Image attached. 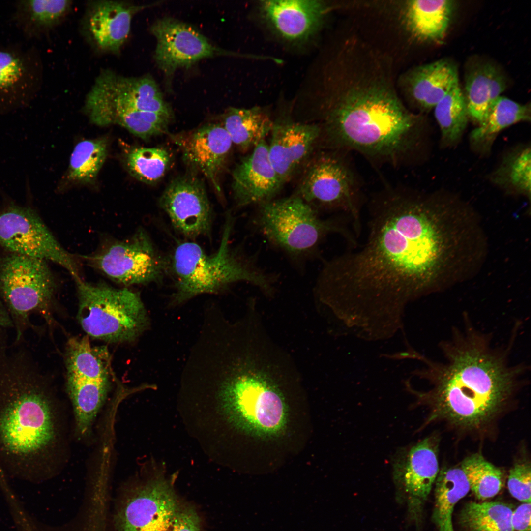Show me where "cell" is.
Instances as JSON below:
<instances>
[{
	"label": "cell",
	"mask_w": 531,
	"mask_h": 531,
	"mask_svg": "<svg viewBox=\"0 0 531 531\" xmlns=\"http://www.w3.org/2000/svg\"><path fill=\"white\" fill-rule=\"evenodd\" d=\"M531 149L526 147L507 157L494 174L495 181L529 197L531 194Z\"/></svg>",
	"instance_id": "cell-37"
},
{
	"label": "cell",
	"mask_w": 531,
	"mask_h": 531,
	"mask_svg": "<svg viewBox=\"0 0 531 531\" xmlns=\"http://www.w3.org/2000/svg\"><path fill=\"white\" fill-rule=\"evenodd\" d=\"M75 281L77 319L89 336L110 343L131 342L149 326V318L138 292L82 279Z\"/></svg>",
	"instance_id": "cell-8"
},
{
	"label": "cell",
	"mask_w": 531,
	"mask_h": 531,
	"mask_svg": "<svg viewBox=\"0 0 531 531\" xmlns=\"http://www.w3.org/2000/svg\"><path fill=\"white\" fill-rule=\"evenodd\" d=\"M85 110L91 122L104 126L117 110H137L170 116L172 112L157 85L149 76L127 77L103 71L87 95Z\"/></svg>",
	"instance_id": "cell-13"
},
{
	"label": "cell",
	"mask_w": 531,
	"mask_h": 531,
	"mask_svg": "<svg viewBox=\"0 0 531 531\" xmlns=\"http://www.w3.org/2000/svg\"><path fill=\"white\" fill-rule=\"evenodd\" d=\"M174 228L185 237L196 238L210 232L212 209L205 186L193 175L173 180L159 200Z\"/></svg>",
	"instance_id": "cell-17"
},
{
	"label": "cell",
	"mask_w": 531,
	"mask_h": 531,
	"mask_svg": "<svg viewBox=\"0 0 531 531\" xmlns=\"http://www.w3.org/2000/svg\"><path fill=\"white\" fill-rule=\"evenodd\" d=\"M145 7L112 0L91 3L87 27L97 47L103 51H119L129 36L133 16Z\"/></svg>",
	"instance_id": "cell-23"
},
{
	"label": "cell",
	"mask_w": 531,
	"mask_h": 531,
	"mask_svg": "<svg viewBox=\"0 0 531 531\" xmlns=\"http://www.w3.org/2000/svg\"><path fill=\"white\" fill-rule=\"evenodd\" d=\"M66 387L76 429L85 436L107 398L112 372L110 354L105 346H92L88 336L71 337L65 351Z\"/></svg>",
	"instance_id": "cell-10"
},
{
	"label": "cell",
	"mask_w": 531,
	"mask_h": 531,
	"mask_svg": "<svg viewBox=\"0 0 531 531\" xmlns=\"http://www.w3.org/2000/svg\"><path fill=\"white\" fill-rule=\"evenodd\" d=\"M300 172L293 194L320 214L338 212L347 216L358 239L362 230V210L367 197L352 153L340 150L318 149Z\"/></svg>",
	"instance_id": "cell-7"
},
{
	"label": "cell",
	"mask_w": 531,
	"mask_h": 531,
	"mask_svg": "<svg viewBox=\"0 0 531 531\" xmlns=\"http://www.w3.org/2000/svg\"><path fill=\"white\" fill-rule=\"evenodd\" d=\"M233 220L232 216H227L219 247L213 254H207L192 241L177 246L171 263L176 290L172 305H179L201 294L217 293L242 282L257 287L267 296L273 295L278 276L260 266L256 253H248L241 247H232Z\"/></svg>",
	"instance_id": "cell-5"
},
{
	"label": "cell",
	"mask_w": 531,
	"mask_h": 531,
	"mask_svg": "<svg viewBox=\"0 0 531 531\" xmlns=\"http://www.w3.org/2000/svg\"><path fill=\"white\" fill-rule=\"evenodd\" d=\"M259 10L264 22L277 35L290 42H300L319 30L328 7L321 0H263Z\"/></svg>",
	"instance_id": "cell-21"
},
{
	"label": "cell",
	"mask_w": 531,
	"mask_h": 531,
	"mask_svg": "<svg viewBox=\"0 0 531 531\" xmlns=\"http://www.w3.org/2000/svg\"><path fill=\"white\" fill-rule=\"evenodd\" d=\"M232 145L229 134L219 123L203 126L179 141L185 163L202 173L218 192L219 176Z\"/></svg>",
	"instance_id": "cell-22"
},
{
	"label": "cell",
	"mask_w": 531,
	"mask_h": 531,
	"mask_svg": "<svg viewBox=\"0 0 531 531\" xmlns=\"http://www.w3.org/2000/svg\"><path fill=\"white\" fill-rule=\"evenodd\" d=\"M283 186L270 162L266 140L244 156L232 173L233 198L239 207L257 206L273 200Z\"/></svg>",
	"instance_id": "cell-20"
},
{
	"label": "cell",
	"mask_w": 531,
	"mask_h": 531,
	"mask_svg": "<svg viewBox=\"0 0 531 531\" xmlns=\"http://www.w3.org/2000/svg\"><path fill=\"white\" fill-rule=\"evenodd\" d=\"M435 483L433 520L439 531H454L455 505L470 490L466 474L460 465L444 467L439 471Z\"/></svg>",
	"instance_id": "cell-29"
},
{
	"label": "cell",
	"mask_w": 531,
	"mask_h": 531,
	"mask_svg": "<svg viewBox=\"0 0 531 531\" xmlns=\"http://www.w3.org/2000/svg\"><path fill=\"white\" fill-rule=\"evenodd\" d=\"M531 503H523L513 511L511 524L515 531H531Z\"/></svg>",
	"instance_id": "cell-39"
},
{
	"label": "cell",
	"mask_w": 531,
	"mask_h": 531,
	"mask_svg": "<svg viewBox=\"0 0 531 531\" xmlns=\"http://www.w3.org/2000/svg\"><path fill=\"white\" fill-rule=\"evenodd\" d=\"M455 7L453 0L409 1L404 12L406 27L420 41L441 42L451 22Z\"/></svg>",
	"instance_id": "cell-26"
},
{
	"label": "cell",
	"mask_w": 531,
	"mask_h": 531,
	"mask_svg": "<svg viewBox=\"0 0 531 531\" xmlns=\"http://www.w3.org/2000/svg\"><path fill=\"white\" fill-rule=\"evenodd\" d=\"M41 63L33 46L0 48V115L27 107L39 90Z\"/></svg>",
	"instance_id": "cell-18"
},
{
	"label": "cell",
	"mask_w": 531,
	"mask_h": 531,
	"mask_svg": "<svg viewBox=\"0 0 531 531\" xmlns=\"http://www.w3.org/2000/svg\"><path fill=\"white\" fill-rule=\"evenodd\" d=\"M67 0H21L15 1L12 20L27 40L47 33L69 11Z\"/></svg>",
	"instance_id": "cell-28"
},
{
	"label": "cell",
	"mask_w": 531,
	"mask_h": 531,
	"mask_svg": "<svg viewBox=\"0 0 531 531\" xmlns=\"http://www.w3.org/2000/svg\"><path fill=\"white\" fill-rule=\"evenodd\" d=\"M118 531H201L195 508L182 502L163 476L139 487L126 502Z\"/></svg>",
	"instance_id": "cell-11"
},
{
	"label": "cell",
	"mask_w": 531,
	"mask_h": 531,
	"mask_svg": "<svg viewBox=\"0 0 531 531\" xmlns=\"http://www.w3.org/2000/svg\"><path fill=\"white\" fill-rule=\"evenodd\" d=\"M222 126L233 144L240 151L253 149L270 134L273 119L268 111L259 106L250 108L231 107L223 115Z\"/></svg>",
	"instance_id": "cell-27"
},
{
	"label": "cell",
	"mask_w": 531,
	"mask_h": 531,
	"mask_svg": "<svg viewBox=\"0 0 531 531\" xmlns=\"http://www.w3.org/2000/svg\"><path fill=\"white\" fill-rule=\"evenodd\" d=\"M9 313L5 306L0 302V327L7 329L13 327Z\"/></svg>",
	"instance_id": "cell-40"
},
{
	"label": "cell",
	"mask_w": 531,
	"mask_h": 531,
	"mask_svg": "<svg viewBox=\"0 0 531 531\" xmlns=\"http://www.w3.org/2000/svg\"><path fill=\"white\" fill-rule=\"evenodd\" d=\"M434 109L442 140L447 143L456 142L466 127L468 117L464 93L459 85L444 95Z\"/></svg>",
	"instance_id": "cell-32"
},
{
	"label": "cell",
	"mask_w": 531,
	"mask_h": 531,
	"mask_svg": "<svg viewBox=\"0 0 531 531\" xmlns=\"http://www.w3.org/2000/svg\"><path fill=\"white\" fill-rule=\"evenodd\" d=\"M441 350L443 361L423 356L426 366L415 373L432 388L424 392L408 388L417 404L430 409L423 426L441 420L465 431L487 429L518 389L524 366L510 364L507 354L492 347L488 334L469 325L454 330Z\"/></svg>",
	"instance_id": "cell-2"
},
{
	"label": "cell",
	"mask_w": 531,
	"mask_h": 531,
	"mask_svg": "<svg viewBox=\"0 0 531 531\" xmlns=\"http://www.w3.org/2000/svg\"><path fill=\"white\" fill-rule=\"evenodd\" d=\"M366 205L365 242L323 260L314 290L342 321L395 332L409 302L461 279L469 235L457 209L408 185L385 184Z\"/></svg>",
	"instance_id": "cell-1"
},
{
	"label": "cell",
	"mask_w": 531,
	"mask_h": 531,
	"mask_svg": "<svg viewBox=\"0 0 531 531\" xmlns=\"http://www.w3.org/2000/svg\"><path fill=\"white\" fill-rule=\"evenodd\" d=\"M0 333V466L30 478L48 459L57 438L52 397L31 354L13 349Z\"/></svg>",
	"instance_id": "cell-4"
},
{
	"label": "cell",
	"mask_w": 531,
	"mask_h": 531,
	"mask_svg": "<svg viewBox=\"0 0 531 531\" xmlns=\"http://www.w3.org/2000/svg\"><path fill=\"white\" fill-rule=\"evenodd\" d=\"M407 97L409 109L423 113L459 84L457 68L448 59H441L417 67L409 75Z\"/></svg>",
	"instance_id": "cell-24"
},
{
	"label": "cell",
	"mask_w": 531,
	"mask_h": 531,
	"mask_svg": "<svg viewBox=\"0 0 531 531\" xmlns=\"http://www.w3.org/2000/svg\"><path fill=\"white\" fill-rule=\"evenodd\" d=\"M126 162L130 174L135 178L147 184H154L160 180L168 170L171 156L161 147H137L128 153Z\"/></svg>",
	"instance_id": "cell-35"
},
{
	"label": "cell",
	"mask_w": 531,
	"mask_h": 531,
	"mask_svg": "<svg viewBox=\"0 0 531 531\" xmlns=\"http://www.w3.org/2000/svg\"><path fill=\"white\" fill-rule=\"evenodd\" d=\"M469 482L470 489L476 497L484 500L497 495L502 487V471L480 453L472 454L460 465Z\"/></svg>",
	"instance_id": "cell-34"
},
{
	"label": "cell",
	"mask_w": 531,
	"mask_h": 531,
	"mask_svg": "<svg viewBox=\"0 0 531 531\" xmlns=\"http://www.w3.org/2000/svg\"><path fill=\"white\" fill-rule=\"evenodd\" d=\"M306 122L321 129L319 149L356 152L376 168H409L424 143V115L380 83H360L323 99Z\"/></svg>",
	"instance_id": "cell-3"
},
{
	"label": "cell",
	"mask_w": 531,
	"mask_h": 531,
	"mask_svg": "<svg viewBox=\"0 0 531 531\" xmlns=\"http://www.w3.org/2000/svg\"><path fill=\"white\" fill-rule=\"evenodd\" d=\"M257 206L252 216L253 228L271 246L300 268L308 261L321 257V245L330 235L341 236L348 249L358 245L347 216L339 214L323 218L294 194Z\"/></svg>",
	"instance_id": "cell-6"
},
{
	"label": "cell",
	"mask_w": 531,
	"mask_h": 531,
	"mask_svg": "<svg viewBox=\"0 0 531 531\" xmlns=\"http://www.w3.org/2000/svg\"><path fill=\"white\" fill-rule=\"evenodd\" d=\"M107 148L106 140L102 138L78 143L70 156L68 171L70 179L83 183L93 181L105 162Z\"/></svg>",
	"instance_id": "cell-33"
},
{
	"label": "cell",
	"mask_w": 531,
	"mask_h": 531,
	"mask_svg": "<svg viewBox=\"0 0 531 531\" xmlns=\"http://www.w3.org/2000/svg\"><path fill=\"white\" fill-rule=\"evenodd\" d=\"M0 210V245L12 253L52 261L81 279L78 262L56 240L35 211L6 199Z\"/></svg>",
	"instance_id": "cell-12"
},
{
	"label": "cell",
	"mask_w": 531,
	"mask_h": 531,
	"mask_svg": "<svg viewBox=\"0 0 531 531\" xmlns=\"http://www.w3.org/2000/svg\"><path fill=\"white\" fill-rule=\"evenodd\" d=\"M513 510L501 502L467 503L460 512V523L466 531H515Z\"/></svg>",
	"instance_id": "cell-31"
},
{
	"label": "cell",
	"mask_w": 531,
	"mask_h": 531,
	"mask_svg": "<svg viewBox=\"0 0 531 531\" xmlns=\"http://www.w3.org/2000/svg\"><path fill=\"white\" fill-rule=\"evenodd\" d=\"M507 79L496 64L488 61L473 63L467 71L465 97L468 116L480 123L490 105L506 89Z\"/></svg>",
	"instance_id": "cell-25"
},
{
	"label": "cell",
	"mask_w": 531,
	"mask_h": 531,
	"mask_svg": "<svg viewBox=\"0 0 531 531\" xmlns=\"http://www.w3.org/2000/svg\"><path fill=\"white\" fill-rule=\"evenodd\" d=\"M439 440L429 436L397 450L392 460V476L397 499L405 502L410 518L418 521L422 505L439 472Z\"/></svg>",
	"instance_id": "cell-15"
},
{
	"label": "cell",
	"mask_w": 531,
	"mask_h": 531,
	"mask_svg": "<svg viewBox=\"0 0 531 531\" xmlns=\"http://www.w3.org/2000/svg\"><path fill=\"white\" fill-rule=\"evenodd\" d=\"M150 31L157 40L155 60L168 78L178 67L214 55L229 54L214 46L191 26L171 18L157 20Z\"/></svg>",
	"instance_id": "cell-19"
},
{
	"label": "cell",
	"mask_w": 531,
	"mask_h": 531,
	"mask_svg": "<svg viewBox=\"0 0 531 531\" xmlns=\"http://www.w3.org/2000/svg\"><path fill=\"white\" fill-rule=\"evenodd\" d=\"M56 290V282L46 261L14 253L1 260L0 295L13 322L14 343L20 344L31 326V314H39L52 323Z\"/></svg>",
	"instance_id": "cell-9"
},
{
	"label": "cell",
	"mask_w": 531,
	"mask_h": 531,
	"mask_svg": "<svg viewBox=\"0 0 531 531\" xmlns=\"http://www.w3.org/2000/svg\"><path fill=\"white\" fill-rule=\"evenodd\" d=\"M530 462L518 460L510 469L507 479L509 493L523 503H531V471Z\"/></svg>",
	"instance_id": "cell-38"
},
{
	"label": "cell",
	"mask_w": 531,
	"mask_h": 531,
	"mask_svg": "<svg viewBox=\"0 0 531 531\" xmlns=\"http://www.w3.org/2000/svg\"><path fill=\"white\" fill-rule=\"evenodd\" d=\"M87 259L107 277L126 286L158 280L165 265L142 230L127 239L105 244Z\"/></svg>",
	"instance_id": "cell-14"
},
{
	"label": "cell",
	"mask_w": 531,
	"mask_h": 531,
	"mask_svg": "<svg viewBox=\"0 0 531 531\" xmlns=\"http://www.w3.org/2000/svg\"><path fill=\"white\" fill-rule=\"evenodd\" d=\"M171 118L155 112L128 110L114 112L111 121L112 124H118L136 136L147 139L165 133Z\"/></svg>",
	"instance_id": "cell-36"
},
{
	"label": "cell",
	"mask_w": 531,
	"mask_h": 531,
	"mask_svg": "<svg viewBox=\"0 0 531 531\" xmlns=\"http://www.w3.org/2000/svg\"><path fill=\"white\" fill-rule=\"evenodd\" d=\"M530 120L529 104H521L500 96L491 104L484 119L472 131L470 138L475 145L488 147L502 130L517 122Z\"/></svg>",
	"instance_id": "cell-30"
},
{
	"label": "cell",
	"mask_w": 531,
	"mask_h": 531,
	"mask_svg": "<svg viewBox=\"0 0 531 531\" xmlns=\"http://www.w3.org/2000/svg\"><path fill=\"white\" fill-rule=\"evenodd\" d=\"M270 134L269 157L284 185L318 149L321 129L316 123L296 120L286 114L273 119Z\"/></svg>",
	"instance_id": "cell-16"
}]
</instances>
